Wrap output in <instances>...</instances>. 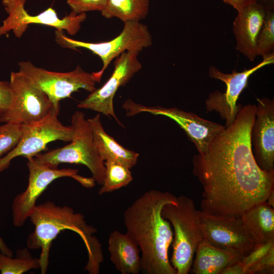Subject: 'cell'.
Masks as SVG:
<instances>
[{"label":"cell","mask_w":274,"mask_h":274,"mask_svg":"<svg viewBox=\"0 0 274 274\" xmlns=\"http://www.w3.org/2000/svg\"><path fill=\"white\" fill-rule=\"evenodd\" d=\"M266 201L269 205L274 208V190L270 193Z\"/></svg>","instance_id":"35"},{"label":"cell","mask_w":274,"mask_h":274,"mask_svg":"<svg viewBox=\"0 0 274 274\" xmlns=\"http://www.w3.org/2000/svg\"><path fill=\"white\" fill-rule=\"evenodd\" d=\"M13 101V92L8 81H0V117L10 108Z\"/></svg>","instance_id":"30"},{"label":"cell","mask_w":274,"mask_h":274,"mask_svg":"<svg viewBox=\"0 0 274 274\" xmlns=\"http://www.w3.org/2000/svg\"><path fill=\"white\" fill-rule=\"evenodd\" d=\"M39 258L32 257L28 248L19 249L13 258L0 251V272L2 274H22L32 269H40Z\"/></svg>","instance_id":"24"},{"label":"cell","mask_w":274,"mask_h":274,"mask_svg":"<svg viewBox=\"0 0 274 274\" xmlns=\"http://www.w3.org/2000/svg\"><path fill=\"white\" fill-rule=\"evenodd\" d=\"M72 11L79 14L86 12H101L106 6L108 0H67Z\"/></svg>","instance_id":"27"},{"label":"cell","mask_w":274,"mask_h":274,"mask_svg":"<svg viewBox=\"0 0 274 274\" xmlns=\"http://www.w3.org/2000/svg\"><path fill=\"white\" fill-rule=\"evenodd\" d=\"M105 178L98 194L102 195L128 185L133 180L130 168L117 160L109 159L104 161Z\"/></svg>","instance_id":"23"},{"label":"cell","mask_w":274,"mask_h":274,"mask_svg":"<svg viewBox=\"0 0 274 274\" xmlns=\"http://www.w3.org/2000/svg\"><path fill=\"white\" fill-rule=\"evenodd\" d=\"M59 110L53 107L42 120L23 126L22 135L17 145L0 159V172L7 169L11 161L17 157H33L46 149L50 142L72 140L74 129L72 125L65 126L59 120Z\"/></svg>","instance_id":"9"},{"label":"cell","mask_w":274,"mask_h":274,"mask_svg":"<svg viewBox=\"0 0 274 274\" xmlns=\"http://www.w3.org/2000/svg\"><path fill=\"white\" fill-rule=\"evenodd\" d=\"M89 124L94 146L100 158L117 160L130 168L137 163L139 154L125 148L107 133L102 125L99 114L87 119Z\"/></svg>","instance_id":"19"},{"label":"cell","mask_w":274,"mask_h":274,"mask_svg":"<svg viewBox=\"0 0 274 274\" xmlns=\"http://www.w3.org/2000/svg\"><path fill=\"white\" fill-rule=\"evenodd\" d=\"M274 273V247L247 268V274Z\"/></svg>","instance_id":"28"},{"label":"cell","mask_w":274,"mask_h":274,"mask_svg":"<svg viewBox=\"0 0 274 274\" xmlns=\"http://www.w3.org/2000/svg\"><path fill=\"white\" fill-rule=\"evenodd\" d=\"M274 50V11L266 12L264 22L259 34L256 45L257 56L263 58L273 54Z\"/></svg>","instance_id":"25"},{"label":"cell","mask_w":274,"mask_h":274,"mask_svg":"<svg viewBox=\"0 0 274 274\" xmlns=\"http://www.w3.org/2000/svg\"><path fill=\"white\" fill-rule=\"evenodd\" d=\"M263 60L254 67L238 72L233 71L226 74L217 67L211 65L209 69L210 77L224 82L226 86L224 92L216 90L211 92L205 101L207 111H215L225 121V127L230 126L234 121L242 107L237 105L238 98L247 86L249 77L257 70L274 62V54L263 58Z\"/></svg>","instance_id":"12"},{"label":"cell","mask_w":274,"mask_h":274,"mask_svg":"<svg viewBox=\"0 0 274 274\" xmlns=\"http://www.w3.org/2000/svg\"><path fill=\"white\" fill-rule=\"evenodd\" d=\"M26 0H3L2 4L8 16L0 26V36L12 31L17 38H20L29 24H38L65 30L71 35L77 33L81 25L86 19V13L76 14L71 11L60 18L56 11L49 7L43 12L35 15L29 14L25 9Z\"/></svg>","instance_id":"11"},{"label":"cell","mask_w":274,"mask_h":274,"mask_svg":"<svg viewBox=\"0 0 274 274\" xmlns=\"http://www.w3.org/2000/svg\"><path fill=\"white\" fill-rule=\"evenodd\" d=\"M149 10V0H108L100 12L107 19L117 18L123 22L140 21L145 19Z\"/></svg>","instance_id":"22"},{"label":"cell","mask_w":274,"mask_h":274,"mask_svg":"<svg viewBox=\"0 0 274 274\" xmlns=\"http://www.w3.org/2000/svg\"><path fill=\"white\" fill-rule=\"evenodd\" d=\"M0 251L3 253L13 256V253L12 250L9 248L6 243L4 242L3 238L0 237Z\"/></svg>","instance_id":"33"},{"label":"cell","mask_w":274,"mask_h":274,"mask_svg":"<svg viewBox=\"0 0 274 274\" xmlns=\"http://www.w3.org/2000/svg\"><path fill=\"white\" fill-rule=\"evenodd\" d=\"M224 3L232 6L237 12L247 7L255 2L261 0H222Z\"/></svg>","instance_id":"32"},{"label":"cell","mask_w":274,"mask_h":274,"mask_svg":"<svg viewBox=\"0 0 274 274\" xmlns=\"http://www.w3.org/2000/svg\"><path fill=\"white\" fill-rule=\"evenodd\" d=\"M122 107L126 110L128 117L147 112L172 119L185 131L199 154H204L212 141L225 128V126L203 119L193 112H186L177 108L146 107L130 99L126 100Z\"/></svg>","instance_id":"14"},{"label":"cell","mask_w":274,"mask_h":274,"mask_svg":"<svg viewBox=\"0 0 274 274\" xmlns=\"http://www.w3.org/2000/svg\"><path fill=\"white\" fill-rule=\"evenodd\" d=\"M268 10L259 2H255L238 11L233 23L236 49L250 61L257 56V41Z\"/></svg>","instance_id":"17"},{"label":"cell","mask_w":274,"mask_h":274,"mask_svg":"<svg viewBox=\"0 0 274 274\" xmlns=\"http://www.w3.org/2000/svg\"><path fill=\"white\" fill-rule=\"evenodd\" d=\"M196 214L202 238L212 245L245 256L257 244L240 217L213 215L198 210Z\"/></svg>","instance_id":"13"},{"label":"cell","mask_w":274,"mask_h":274,"mask_svg":"<svg viewBox=\"0 0 274 274\" xmlns=\"http://www.w3.org/2000/svg\"><path fill=\"white\" fill-rule=\"evenodd\" d=\"M240 218L256 244H263L274 239V209L266 201L255 204Z\"/></svg>","instance_id":"21"},{"label":"cell","mask_w":274,"mask_h":274,"mask_svg":"<svg viewBox=\"0 0 274 274\" xmlns=\"http://www.w3.org/2000/svg\"><path fill=\"white\" fill-rule=\"evenodd\" d=\"M108 250L112 262L122 274H138L141 271L139 247L126 233L112 231L108 239Z\"/></svg>","instance_id":"18"},{"label":"cell","mask_w":274,"mask_h":274,"mask_svg":"<svg viewBox=\"0 0 274 274\" xmlns=\"http://www.w3.org/2000/svg\"><path fill=\"white\" fill-rule=\"evenodd\" d=\"M240 260L225 267L221 274H247V269Z\"/></svg>","instance_id":"31"},{"label":"cell","mask_w":274,"mask_h":274,"mask_svg":"<svg viewBox=\"0 0 274 274\" xmlns=\"http://www.w3.org/2000/svg\"><path fill=\"white\" fill-rule=\"evenodd\" d=\"M18 65L19 72L47 95L55 108H60L61 100L71 97L79 89L91 92L96 89L97 82L92 73L85 71L79 65L65 73L49 71L28 61H20Z\"/></svg>","instance_id":"8"},{"label":"cell","mask_w":274,"mask_h":274,"mask_svg":"<svg viewBox=\"0 0 274 274\" xmlns=\"http://www.w3.org/2000/svg\"><path fill=\"white\" fill-rule=\"evenodd\" d=\"M139 53L136 51H126L118 56L114 61V69L110 78L101 87L96 88L80 101L77 107L112 117L119 125L124 127L115 114L114 98L118 89L125 86L142 68V64L138 57Z\"/></svg>","instance_id":"15"},{"label":"cell","mask_w":274,"mask_h":274,"mask_svg":"<svg viewBox=\"0 0 274 274\" xmlns=\"http://www.w3.org/2000/svg\"><path fill=\"white\" fill-rule=\"evenodd\" d=\"M242 257L237 253L216 247L202 239L196 249L190 272L194 274H221L223 269Z\"/></svg>","instance_id":"20"},{"label":"cell","mask_w":274,"mask_h":274,"mask_svg":"<svg viewBox=\"0 0 274 274\" xmlns=\"http://www.w3.org/2000/svg\"><path fill=\"white\" fill-rule=\"evenodd\" d=\"M28 183L26 189L13 199L12 206V221L16 227L23 226L35 207L36 201L48 186L54 180L70 177L86 188L95 186L93 177L87 178L78 174V170L71 168H51L37 162L33 157L27 158Z\"/></svg>","instance_id":"7"},{"label":"cell","mask_w":274,"mask_h":274,"mask_svg":"<svg viewBox=\"0 0 274 274\" xmlns=\"http://www.w3.org/2000/svg\"><path fill=\"white\" fill-rule=\"evenodd\" d=\"M55 40L61 47L74 50H78V48H85L100 57L102 67L100 71L92 73L97 83L100 82L104 72L113 59L126 51L140 52L152 44V36L148 26L140 21L124 22L121 32L107 42L90 43L76 40L57 29L55 31Z\"/></svg>","instance_id":"6"},{"label":"cell","mask_w":274,"mask_h":274,"mask_svg":"<svg viewBox=\"0 0 274 274\" xmlns=\"http://www.w3.org/2000/svg\"><path fill=\"white\" fill-rule=\"evenodd\" d=\"M256 107H242L207 151L193 158V173L202 187L201 210L207 214L241 217L255 204L266 201L274 190V170L261 169L252 151Z\"/></svg>","instance_id":"1"},{"label":"cell","mask_w":274,"mask_h":274,"mask_svg":"<svg viewBox=\"0 0 274 274\" xmlns=\"http://www.w3.org/2000/svg\"><path fill=\"white\" fill-rule=\"evenodd\" d=\"M168 192L146 191L125 211L123 220L126 233L141 252V271L145 274H177L168 258L173 231L161 215L164 205L176 202Z\"/></svg>","instance_id":"2"},{"label":"cell","mask_w":274,"mask_h":274,"mask_svg":"<svg viewBox=\"0 0 274 274\" xmlns=\"http://www.w3.org/2000/svg\"><path fill=\"white\" fill-rule=\"evenodd\" d=\"M250 140L258 166L264 171L274 170L273 99L267 97L257 98Z\"/></svg>","instance_id":"16"},{"label":"cell","mask_w":274,"mask_h":274,"mask_svg":"<svg viewBox=\"0 0 274 274\" xmlns=\"http://www.w3.org/2000/svg\"><path fill=\"white\" fill-rule=\"evenodd\" d=\"M259 2L262 3L268 10L274 9V0H261Z\"/></svg>","instance_id":"34"},{"label":"cell","mask_w":274,"mask_h":274,"mask_svg":"<svg viewBox=\"0 0 274 274\" xmlns=\"http://www.w3.org/2000/svg\"><path fill=\"white\" fill-rule=\"evenodd\" d=\"M9 82L13 101L0 122L29 125L44 119L53 108L47 95L20 72H12Z\"/></svg>","instance_id":"10"},{"label":"cell","mask_w":274,"mask_h":274,"mask_svg":"<svg viewBox=\"0 0 274 274\" xmlns=\"http://www.w3.org/2000/svg\"><path fill=\"white\" fill-rule=\"evenodd\" d=\"M196 212L193 200L185 195L177 197L176 202L164 205L161 211L174 229L170 262L177 274L190 272L197 246L203 239Z\"/></svg>","instance_id":"4"},{"label":"cell","mask_w":274,"mask_h":274,"mask_svg":"<svg viewBox=\"0 0 274 274\" xmlns=\"http://www.w3.org/2000/svg\"><path fill=\"white\" fill-rule=\"evenodd\" d=\"M274 247V239L263 244H258L249 254L243 256L241 261L247 269L252 264L264 256L272 248Z\"/></svg>","instance_id":"29"},{"label":"cell","mask_w":274,"mask_h":274,"mask_svg":"<svg viewBox=\"0 0 274 274\" xmlns=\"http://www.w3.org/2000/svg\"><path fill=\"white\" fill-rule=\"evenodd\" d=\"M74 135L71 143L61 148L40 153L33 158L44 166L57 168L61 163L83 164L91 172L93 178L102 185L105 173L104 161L100 158L93 140L91 130L84 113L76 111L71 117Z\"/></svg>","instance_id":"5"},{"label":"cell","mask_w":274,"mask_h":274,"mask_svg":"<svg viewBox=\"0 0 274 274\" xmlns=\"http://www.w3.org/2000/svg\"><path fill=\"white\" fill-rule=\"evenodd\" d=\"M23 126L13 123L0 125V159L11 151L19 142Z\"/></svg>","instance_id":"26"},{"label":"cell","mask_w":274,"mask_h":274,"mask_svg":"<svg viewBox=\"0 0 274 274\" xmlns=\"http://www.w3.org/2000/svg\"><path fill=\"white\" fill-rule=\"evenodd\" d=\"M28 219L35 229L27 237V248L41 249L39 259L41 273L47 271L52 242L61 231L66 230L77 233L85 244L88 255L85 270L90 274L99 273L104 260L101 245L94 235L97 229L87 224L83 214L75 212L68 206H57L47 201L36 205Z\"/></svg>","instance_id":"3"}]
</instances>
